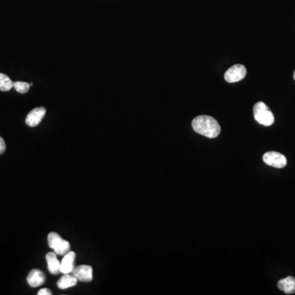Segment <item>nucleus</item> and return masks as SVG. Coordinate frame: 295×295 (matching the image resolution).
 I'll use <instances>...</instances> for the list:
<instances>
[{
  "mask_svg": "<svg viewBox=\"0 0 295 295\" xmlns=\"http://www.w3.org/2000/svg\"><path fill=\"white\" fill-rule=\"evenodd\" d=\"M192 127L195 132L210 139L218 137L221 133L219 123L210 116L202 115L195 118L192 122Z\"/></svg>",
  "mask_w": 295,
  "mask_h": 295,
  "instance_id": "f257e3e1",
  "label": "nucleus"
},
{
  "mask_svg": "<svg viewBox=\"0 0 295 295\" xmlns=\"http://www.w3.org/2000/svg\"><path fill=\"white\" fill-rule=\"evenodd\" d=\"M253 116L256 122L261 125L270 126L275 122V118L268 105L263 102H258L253 107Z\"/></svg>",
  "mask_w": 295,
  "mask_h": 295,
  "instance_id": "f03ea898",
  "label": "nucleus"
},
{
  "mask_svg": "<svg viewBox=\"0 0 295 295\" xmlns=\"http://www.w3.org/2000/svg\"><path fill=\"white\" fill-rule=\"evenodd\" d=\"M48 244L57 255H63L70 251V243L63 240L60 235L56 232H51L48 235Z\"/></svg>",
  "mask_w": 295,
  "mask_h": 295,
  "instance_id": "7ed1b4c3",
  "label": "nucleus"
},
{
  "mask_svg": "<svg viewBox=\"0 0 295 295\" xmlns=\"http://www.w3.org/2000/svg\"><path fill=\"white\" fill-rule=\"evenodd\" d=\"M263 162L267 165L270 166L275 168H285L287 164V159L285 156L278 152H268L263 155Z\"/></svg>",
  "mask_w": 295,
  "mask_h": 295,
  "instance_id": "20e7f679",
  "label": "nucleus"
},
{
  "mask_svg": "<svg viewBox=\"0 0 295 295\" xmlns=\"http://www.w3.org/2000/svg\"><path fill=\"white\" fill-rule=\"evenodd\" d=\"M247 74L246 68L240 64H236L229 68L225 73V80L229 83L239 82Z\"/></svg>",
  "mask_w": 295,
  "mask_h": 295,
  "instance_id": "39448f33",
  "label": "nucleus"
},
{
  "mask_svg": "<svg viewBox=\"0 0 295 295\" xmlns=\"http://www.w3.org/2000/svg\"><path fill=\"white\" fill-rule=\"evenodd\" d=\"M73 275L82 282H90L93 280V268L91 266L80 265L74 268Z\"/></svg>",
  "mask_w": 295,
  "mask_h": 295,
  "instance_id": "423d86ee",
  "label": "nucleus"
},
{
  "mask_svg": "<svg viewBox=\"0 0 295 295\" xmlns=\"http://www.w3.org/2000/svg\"><path fill=\"white\" fill-rule=\"evenodd\" d=\"M45 114H46V109L44 107L34 108L32 111H30L25 118L26 125L30 127L37 126L41 123Z\"/></svg>",
  "mask_w": 295,
  "mask_h": 295,
  "instance_id": "0eeeda50",
  "label": "nucleus"
},
{
  "mask_svg": "<svg viewBox=\"0 0 295 295\" xmlns=\"http://www.w3.org/2000/svg\"><path fill=\"white\" fill-rule=\"evenodd\" d=\"M75 253L73 251H69L63 257L60 264V272L63 274H69L73 272L75 263Z\"/></svg>",
  "mask_w": 295,
  "mask_h": 295,
  "instance_id": "6e6552de",
  "label": "nucleus"
},
{
  "mask_svg": "<svg viewBox=\"0 0 295 295\" xmlns=\"http://www.w3.org/2000/svg\"><path fill=\"white\" fill-rule=\"evenodd\" d=\"M45 282V275L42 270L33 269L27 276V283L30 287H38Z\"/></svg>",
  "mask_w": 295,
  "mask_h": 295,
  "instance_id": "1a4fd4ad",
  "label": "nucleus"
},
{
  "mask_svg": "<svg viewBox=\"0 0 295 295\" xmlns=\"http://www.w3.org/2000/svg\"><path fill=\"white\" fill-rule=\"evenodd\" d=\"M46 261H47L48 269L49 272L53 275H57L60 273V264L61 263L57 258V254L55 253L49 252L46 254Z\"/></svg>",
  "mask_w": 295,
  "mask_h": 295,
  "instance_id": "9d476101",
  "label": "nucleus"
},
{
  "mask_svg": "<svg viewBox=\"0 0 295 295\" xmlns=\"http://www.w3.org/2000/svg\"><path fill=\"white\" fill-rule=\"evenodd\" d=\"M278 287L285 294L290 295L295 293V279L293 276H288L278 282Z\"/></svg>",
  "mask_w": 295,
  "mask_h": 295,
  "instance_id": "9b49d317",
  "label": "nucleus"
},
{
  "mask_svg": "<svg viewBox=\"0 0 295 295\" xmlns=\"http://www.w3.org/2000/svg\"><path fill=\"white\" fill-rule=\"evenodd\" d=\"M78 280L73 275L64 274L63 276L58 280V287L61 290H66L68 288L73 287L76 285Z\"/></svg>",
  "mask_w": 295,
  "mask_h": 295,
  "instance_id": "f8f14e48",
  "label": "nucleus"
},
{
  "mask_svg": "<svg viewBox=\"0 0 295 295\" xmlns=\"http://www.w3.org/2000/svg\"><path fill=\"white\" fill-rule=\"evenodd\" d=\"M14 82L8 77V75L0 73V90L1 91H9L13 87Z\"/></svg>",
  "mask_w": 295,
  "mask_h": 295,
  "instance_id": "ddd939ff",
  "label": "nucleus"
},
{
  "mask_svg": "<svg viewBox=\"0 0 295 295\" xmlns=\"http://www.w3.org/2000/svg\"><path fill=\"white\" fill-rule=\"evenodd\" d=\"M30 84L26 82H23V81H17L14 82L13 88L15 89L16 91H18L20 94H25L30 90Z\"/></svg>",
  "mask_w": 295,
  "mask_h": 295,
  "instance_id": "4468645a",
  "label": "nucleus"
},
{
  "mask_svg": "<svg viewBox=\"0 0 295 295\" xmlns=\"http://www.w3.org/2000/svg\"><path fill=\"white\" fill-rule=\"evenodd\" d=\"M6 151V144L5 141L3 138L0 137V155L3 154Z\"/></svg>",
  "mask_w": 295,
  "mask_h": 295,
  "instance_id": "2eb2a0df",
  "label": "nucleus"
},
{
  "mask_svg": "<svg viewBox=\"0 0 295 295\" xmlns=\"http://www.w3.org/2000/svg\"><path fill=\"white\" fill-rule=\"evenodd\" d=\"M52 295V291L49 289H41V290L38 292V295Z\"/></svg>",
  "mask_w": 295,
  "mask_h": 295,
  "instance_id": "dca6fc26",
  "label": "nucleus"
},
{
  "mask_svg": "<svg viewBox=\"0 0 295 295\" xmlns=\"http://www.w3.org/2000/svg\"><path fill=\"white\" fill-rule=\"evenodd\" d=\"M294 79H295V73H294Z\"/></svg>",
  "mask_w": 295,
  "mask_h": 295,
  "instance_id": "f3484780",
  "label": "nucleus"
}]
</instances>
